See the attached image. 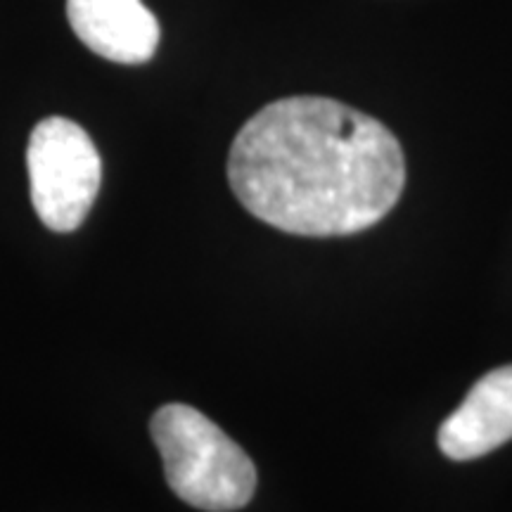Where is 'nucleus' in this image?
<instances>
[{
    "instance_id": "nucleus-1",
    "label": "nucleus",
    "mask_w": 512,
    "mask_h": 512,
    "mask_svg": "<svg viewBox=\"0 0 512 512\" xmlns=\"http://www.w3.org/2000/svg\"><path fill=\"white\" fill-rule=\"evenodd\" d=\"M228 183L268 226L335 238L361 233L394 209L406 159L382 121L344 102L297 95L271 102L240 128Z\"/></svg>"
},
{
    "instance_id": "nucleus-2",
    "label": "nucleus",
    "mask_w": 512,
    "mask_h": 512,
    "mask_svg": "<svg viewBox=\"0 0 512 512\" xmlns=\"http://www.w3.org/2000/svg\"><path fill=\"white\" fill-rule=\"evenodd\" d=\"M171 491L207 512L245 508L256 491L252 458L216 422L185 403H166L150 422Z\"/></svg>"
},
{
    "instance_id": "nucleus-4",
    "label": "nucleus",
    "mask_w": 512,
    "mask_h": 512,
    "mask_svg": "<svg viewBox=\"0 0 512 512\" xmlns=\"http://www.w3.org/2000/svg\"><path fill=\"white\" fill-rule=\"evenodd\" d=\"M439 448L451 460H475L512 439V366L486 373L439 427Z\"/></svg>"
},
{
    "instance_id": "nucleus-5",
    "label": "nucleus",
    "mask_w": 512,
    "mask_h": 512,
    "mask_svg": "<svg viewBox=\"0 0 512 512\" xmlns=\"http://www.w3.org/2000/svg\"><path fill=\"white\" fill-rule=\"evenodd\" d=\"M74 34L95 55L119 64L152 60L159 46V22L143 0H67Z\"/></svg>"
},
{
    "instance_id": "nucleus-3",
    "label": "nucleus",
    "mask_w": 512,
    "mask_h": 512,
    "mask_svg": "<svg viewBox=\"0 0 512 512\" xmlns=\"http://www.w3.org/2000/svg\"><path fill=\"white\" fill-rule=\"evenodd\" d=\"M27 169L38 219L55 233L79 228L102 183V159L91 136L72 119H43L31 131Z\"/></svg>"
}]
</instances>
